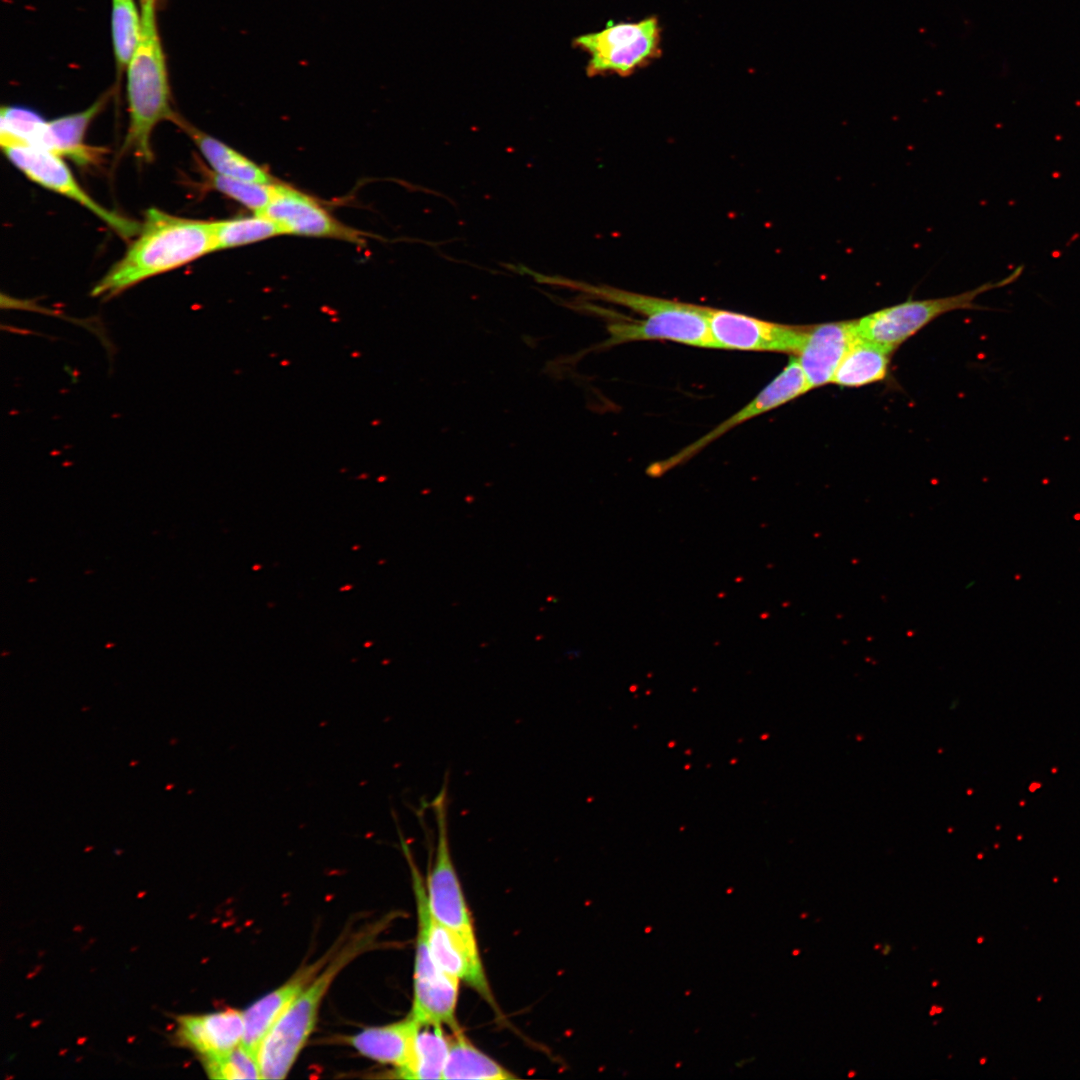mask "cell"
<instances>
[{
    "mask_svg": "<svg viewBox=\"0 0 1080 1080\" xmlns=\"http://www.w3.org/2000/svg\"><path fill=\"white\" fill-rule=\"evenodd\" d=\"M214 251V222L182 218L150 208L136 240L93 287L92 295L112 298L143 280Z\"/></svg>",
    "mask_w": 1080,
    "mask_h": 1080,
    "instance_id": "1",
    "label": "cell"
},
{
    "mask_svg": "<svg viewBox=\"0 0 1080 1080\" xmlns=\"http://www.w3.org/2000/svg\"><path fill=\"white\" fill-rule=\"evenodd\" d=\"M156 1L141 2V34L127 67L129 128L125 146L144 160L152 158L151 135L163 120L180 117L170 104L165 54L158 33Z\"/></svg>",
    "mask_w": 1080,
    "mask_h": 1080,
    "instance_id": "2",
    "label": "cell"
},
{
    "mask_svg": "<svg viewBox=\"0 0 1080 1080\" xmlns=\"http://www.w3.org/2000/svg\"><path fill=\"white\" fill-rule=\"evenodd\" d=\"M368 944L367 935L345 944L273 1025L258 1054L262 1079L287 1076L315 1027L320 1004L331 983Z\"/></svg>",
    "mask_w": 1080,
    "mask_h": 1080,
    "instance_id": "3",
    "label": "cell"
},
{
    "mask_svg": "<svg viewBox=\"0 0 1080 1080\" xmlns=\"http://www.w3.org/2000/svg\"><path fill=\"white\" fill-rule=\"evenodd\" d=\"M403 850L411 871L418 914L414 998L410 1014L422 1025H447L456 1031L460 1029L456 1019L460 981L441 970L432 957L426 930V888L410 849L406 847Z\"/></svg>",
    "mask_w": 1080,
    "mask_h": 1080,
    "instance_id": "4",
    "label": "cell"
},
{
    "mask_svg": "<svg viewBox=\"0 0 1080 1080\" xmlns=\"http://www.w3.org/2000/svg\"><path fill=\"white\" fill-rule=\"evenodd\" d=\"M1010 283L1012 279L1009 276L996 283L987 282L952 296L909 299L856 320L857 335L892 353L904 341L945 313L963 309H986L975 304L978 295Z\"/></svg>",
    "mask_w": 1080,
    "mask_h": 1080,
    "instance_id": "5",
    "label": "cell"
},
{
    "mask_svg": "<svg viewBox=\"0 0 1080 1080\" xmlns=\"http://www.w3.org/2000/svg\"><path fill=\"white\" fill-rule=\"evenodd\" d=\"M0 145L9 161L33 182L82 205L124 238L139 232L137 222L108 210L90 197L60 155L2 128Z\"/></svg>",
    "mask_w": 1080,
    "mask_h": 1080,
    "instance_id": "6",
    "label": "cell"
},
{
    "mask_svg": "<svg viewBox=\"0 0 1080 1080\" xmlns=\"http://www.w3.org/2000/svg\"><path fill=\"white\" fill-rule=\"evenodd\" d=\"M660 40V25L653 16L637 22H609L603 30L581 35L574 43L590 55V76H627L660 55Z\"/></svg>",
    "mask_w": 1080,
    "mask_h": 1080,
    "instance_id": "7",
    "label": "cell"
},
{
    "mask_svg": "<svg viewBox=\"0 0 1080 1080\" xmlns=\"http://www.w3.org/2000/svg\"><path fill=\"white\" fill-rule=\"evenodd\" d=\"M447 804V785L444 783L431 802L437 826V845L426 883L428 907L437 922L478 948L471 914L452 860Z\"/></svg>",
    "mask_w": 1080,
    "mask_h": 1080,
    "instance_id": "8",
    "label": "cell"
},
{
    "mask_svg": "<svg viewBox=\"0 0 1080 1080\" xmlns=\"http://www.w3.org/2000/svg\"><path fill=\"white\" fill-rule=\"evenodd\" d=\"M110 95L105 94L89 108L51 121H45L36 113L18 107H3L1 128L61 157H69L79 165L96 163L103 150L85 145V132L106 105Z\"/></svg>",
    "mask_w": 1080,
    "mask_h": 1080,
    "instance_id": "9",
    "label": "cell"
},
{
    "mask_svg": "<svg viewBox=\"0 0 1080 1080\" xmlns=\"http://www.w3.org/2000/svg\"><path fill=\"white\" fill-rule=\"evenodd\" d=\"M710 307L663 299L643 319H617L608 325L610 337L600 347L633 341L669 340L685 345L714 348L708 315Z\"/></svg>",
    "mask_w": 1080,
    "mask_h": 1080,
    "instance_id": "10",
    "label": "cell"
},
{
    "mask_svg": "<svg viewBox=\"0 0 1080 1080\" xmlns=\"http://www.w3.org/2000/svg\"><path fill=\"white\" fill-rule=\"evenodd\" d=\"M810 390L801 365L797 357L793 355L782 371L744 407L676 454L651 464L647 469V474L653 477L664 474L691 459L731 429L776 409Z\"/></svg>",
    "mask_w": 1080,
    "mask_h": 1080,
    "instance_id": "11",
    "label": "cell"
},
{
    "mask_svg": "<svg viewBox=\"0 0 1080 1080\" xmlns=\"http://www.w3.org/2000/svg\"><path fill=\"white\" fill-rule=\"evenodd\" d=\"M714 348L797 355L810 326L787 325L739 312L709 309Z\"/></svg>",
    "mask_w": 1080,
    "mask_h": 1080,
    "instance_id": "12",
    "label": "cell"
},
{
    "mask_svg": "<svg viewBox=\"0 0 1080 1080\" xmlns=\"http://www.w3.org/2000/svg\"><path fill=\"white\" fill-rule=\"evenodd\" d=\"M258 214L277 223L284 234L364 242L363 232L342 223L319 201L286 184L277 183L270 203Z\"/></svg>",
    "mask_w": 1080,
    "mask_h": 1080,
    "instance_id": "13",
    "label": "cell"
},
{
    "mask_svg": "<svg viewBox=\"0 0 1080 1080\" xmlns=\"http://www.w3.org/2000/svg\"><path fill=\"white\" fill-rule=\"evenodd\" d=\"M857 338L856 320L809 327L804 344L795 356L811 390L832 383L841 360Z\"/></svg>",
    "mask_w": 1080,
    "mask_h": 1080,
    "instance_id": "14",
    "label": "cell"
},
{
    "mask_svg": "<svg viewBox=\"0 0 1080 1080\" xmlns=\"http://www.w3.org/2000/svg\"><path fill=\"white\" fill-rule=\"evenodd\" d=\"M429 948L438 967L445 973L462 980L476 990L489 1004L494 999L487 981L479 949L469 945L460 935L426 915Z\"/></svg>",
    "mask_w": 1080,
    "mask_h": 1080,
    "instance_id": "15",
    "label": "cell"
},
{
    "mask_svg": "<svg viewBox=\"0 0 1080 1080\" xmlns=\"http://www.w3.org/2000/svg\"><path fill=\"white\" fill-rule=\"evenodd\" d=\"M330 954L300 969L286 983L268 993L243 1011L244 1035L241 1045L258 1058L261 1044L273 1025L286 1012L298 995L313 981L328 963ZM259 1059V1058H258Z\"/></svg>",
    "mask_w": 1080,
    "mask_h": 1080,
    "instance_id": "16",
    "label": "cell"
},
{
    "mask_svg": "<svg viewBox=\"0 0 1080 1080\" xmlns=\"http://www.w3.org/2000/svg\"><path fill=\"white\" fill-rule=\"evenodd\" d=\"M421 1025L409 1014L398 1022L366 1028L346 1041L361 1055L379 1063L394 1065L396 1071L410 1060Z\"/></svg>",
    "mask_w": 1080,
    "mask_h": 1080,
    "instance_id": "17",
    "label": "cell"
},
{
    "mask_svg": "<svg viewBox=\"0 0 1080 1080\" xmlns=\"http://www.w3.org/2000/svg\"><path fill=\"white\" fill-rule=\"evenodd\" d=\"M177 124L191 137L215 173L261 183L276 182L265 169L229 145L193 127L181 118Z\"/></svg>",
    "mask_w": 1080,
    "mask_h": 1080,
    "instance_id": "18",
    "label": "cell"
},
{
    "mask_svg": "<svg viewBox=\"0 0 1080 1080\" xmlns=\"http://www.w3.org/2000/svg\"><path fill=\"white\" fill-rule=\"evenodd\" d=\"M511 1071L478 1049L460 1029L453 1031L443 1079L509 1080Z\"/></svg>",
    "mask_w": 1080,
    "mask_h": 1080,
    "instance_id": "19",
    "label": "cell"
},
{
    "mask_svg": "<svg viewBox=\"0 0 1080 1080\" xmlns=\"http://www.w3.org/2000/svg\"><path fill=\"white\" fill-rule=\"evenodd\" d=\"M890 354L858 337L841 360L832 383L841 387H860L879 382L887 375Z\"/></svg>",
    "mask_w": 1080,
    "mask_h": 1080,
    "instance_id": "20",
    "label": "cell"
},
{
    "mask_svg": "<svg viewBox=\"0 0 1080 1080\" xmlns=\"http://www.w3.org/2000/svg\"><path fill=\"white\" fill-rule=\"evenodd\" d=\"M425 1026L419 1029L410 1060L396 1070L398 1078L443 1079L451 1038L444 1033L442 1025Z\"/></svg>",
    "mask_w": 1080,
    "mask_h": 1080,
    "instance_id": "21",
    "label": "cell"
},
{
    "mask_svg": "<svg viewBox=\"0 0 1080 1080\" xmlns=\"http://www.w3.org/2000/svg\"><path fill=\"white\" fill-rule=\"evenodd\" d=\"M216 251L236 248L279 235H284L277 223L268 217L254 213L214 222Z\"/></svg>",
    "mask_w": 1080,
    "mask_h": 1080,
    "instance_id": "22",
    "label": "cell"
},
{
    "mask_svg": "<svg viewBox=\"0 0 1080 1080\" xmlns=\"http://www.w3.org/2000/svg\"><path fill=\"white\" fill-rule=\"evenodd\" d=\"M111 29L116 67L123 72L136 51L141 34V15L133 0H113Z\"/></svg>",
    "mask_w": 1080,
    "mask_h": 1080,
    "instance_id": "23",
    "label": "cell"
},
{
    "mask_svg": "<svg viewBox=\"0 0 1080 1080\" xmlns=\"http://www.w3.org/2000/svg\"><path fill=\"white\" fill-rule=\"evenodd\" d=\"M209 1055L205 1059L219 1058L241 1044L244 1035L243 1012L227 1009L203 1015Z\"/></svg>",
    "mask_w": 1080,
    "mask_h": 1080,
    "instance_id": "24",
    "label": "cell"
},
{
    "mask_svg": "<svg viewBox=\"0 0 1080 1080\" xmlns=\"http://www.w3.org/2000/svg\"><path fill=\"white\" fill-rule=\"evenodd\" d=\"M208 184L214 190L237 201L254 213L262 212L275 193L277 182L261 183L209 172Z\"/></svg>",
    "mask_w": 1080,
    "mask_h": 1080,
    "instance_id": "25",
    "label": "cell"
},
{
    "mask_svg": "<svg viewBox=\"0 0 1080 1080\" xmlns=\"http://www.w3.org/2000/svg\"><path fill=\"white\" fill-rule=\"evenodd\" d=\"M205 1065L213 1079H262L259 1059L241 1044L222 1057L205 1059Z\"/></svg>",
    "mask_w": 1080,
    "mask_h": 1080,
    "instance_id": "26",
    "label": "cell"
},
{
    "mask_svg": "<svg viewBox=\"0 0 1080 1080\" xmlns=\"http://www.w3.org/2000/svg\"><path fill=\"white\" fill-rule=\"evenodd\" d=\"M178 1021L182 1039L202 1056L207 1057L209 1046L202 1016H182Z\"/></svg>",
    "mask_w": 1080,
    "mask_h": 1080,
    "instance_id": "27",
    "label": "cell"
},
{
    "mask_svg": "<svg viewBox=\"0 0 1080 1080\" xmlns=\"http://www.w3.org/2000/svg\"><path fill=\"white\" fill-rule=\"evenodd\" d=\"M855 1075H856V1073H855L854 1071H851V1072H850V1073L848 1074V1077H849V1078H851V1077H853V1076H855Z\"/></svg>",
    "mask_w": 1080,
    "mask_h": 1080,
    "instance_id": "28",
    "label": "cell"
},
{
    "mask_svg": "<svg viewBox=\"0 0 1080 1080\" xmlns=\"http://www.w3.org/2000/svg\"><path fill=\"white\" fill-rule=\"evenodd\" d=\"M937 985H938V981H934V982L932 983V986H933V987H935V986H937Z\"/></svg>",
    "mask_w": 1080,
    "mask_h": 1080,
    "instance_id": "29",
    "label": "cell"
},
{
    "mask_svg": "<svg viewBox=\"0 0 1080 1080\" xmlns=\"http://www.w3.org/2000/svg\"><path fill=\"white\" fill-rule=\"evenodd\" d=\"M143 1H147V0H140V2H143Z\"/></svg>",
    "mask_w": 1080,
    "mask_h": 1080,
    "instance_id": "30",
    "label": "cell"
}]
</instances>
